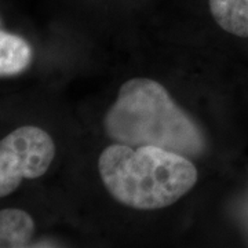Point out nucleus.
<instances>
[{"label": "nucleus", "mask_w": 248, "mask_h": 248, "mask_svg": "<svg viewBox=\"0 0 248 248\" xmlns=\"http://www.w3.org/2000/svg\"><path fill=\"white\" fill-rule=\"evenodd\" d=\"M98 171L109 195L134 210H161L197 184L199 171L181 153L159 146L112 143L101 152Z\"/></svg>", "instance_id": "obj_1"}, {"label": "nucleus", "mask_w": 248, "mask_h": 248, "mask_svg": "<svg viewBox=\"0 0 248 248\" xmlns=\"http://www.w3.org/2000/svg\"><path fill=\"white\" fill-rule=\"evenodd\" d=\"M107 135L117 143L159 146L186 157L204 151L197 124L178 107L159 81L134 78L123 83L104 117Z\"/></svg>", "instance_id": "obj_2"}, {"label": "nucleus", "mask_w": 248, "mask_h": 248, "mask_svg": "<svg viewBox=\"0 0 248 248\" xmlns=\"http://www.w3.org/2000/svg\"><path fill=\"white\" fill-rule=\"evenodd\" d=\"M57 156V143L46 128L25 123L0 137V200L25 182L47 175Z\"/></svg>", "instance_id": "obj_3"}, {"label": "nucleus", "mask_w": 248, "mask_h": 248, "mask_svg": "<svg viewBox=\"0 0 248 248\" xmlns=\"http://www.w3.org/2000/svg\"><path fill=\"white\" fill-rule=\"evenodd\" d=\"M36 221L19 207L0 208V248L39 247Z\"/></svg>", "instance_id": "obj_4"}, {"label": "nucleus", "mask_w": 248, "mask_h": 248, "mask_svg": "<svg viewBox=\"0 0 248 248\" xmlns=\"http://www.w3.org/2000/svg\"><path fill=\"white\" fill-rule=\"evenodd\" d=\"M35 51L19 33L3 28L0 18V78L21 76L32 66Z\"/></svg>", "instance_id": "obj_5"}, {"label": "nucleus", "mask_w": 248, "mask_h": 248, "mask_svg": "<svg viewBox=\"0 0 248 248\" xmlns=\"http://www.w3.org/2000/svg\"><path fill=\"white\" fill-rule=\"evenodd\" d=\"M210 16L223 31L248 37V0H205Z\"/></svg>", "instance_id": "obj_6"}]
</instances>
